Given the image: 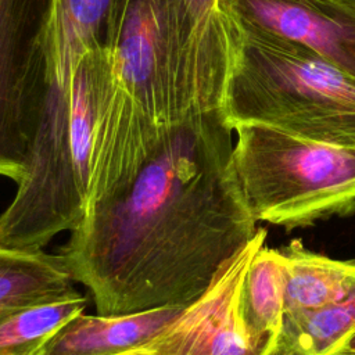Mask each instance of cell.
<instances>
[{
  "instance_id": "obj_1",
  "label": "cell",
  "mask_w": 355,
  "mask_h": 355,
  "mask_svg": "<svg viewBox=\"0 0 355 355\" xmlns=\"http://www.w3.org/2000/svg\"><path fill=\"white\" fill-rule=\"evenodd\" d=\"M222 107L150 123L96 116L86 208L62 245L98 315L187 306L252 240Z\"/></svg>"
},
{
  "instance_id": "obj_2",
  "label": "cell",
  "mask_w": 355,
  "mask_h": 355,
  "mask_svg": "<svg viewBox=\"0 0 355 355\" xmlns=\"http://www.w3.org/2000/svg\"><path fill=\"white\" fill-rule=\"evenodd\" d=\"M226 28L230 62L222 110L233 129L258 123L355 147L354 76L298 43L229 21Z\"/></svg>"
},
{
  "instance_id": "obj_3",
  "label": "cell",
  "mask_w": 355,
  "mask_h": 355,
  "mask_svg": "<svg viewBox=\"0 0 355 355\" xmlns=\"http://www.w3.org/2000/svg\"><path fill=\"white\" fill-rule=\"evenodd\" d=\"M234 168L251 216L293 229L355 211V147L234 126Z\"/></svg>"
},
{
  "instance_id": "obj_4",
  "label": "cell",
  "mask_w": 355,
  "mask_h": 355,
  "mask_svg": "<svg viewBox=\"0 0 355 355\" xmlns=\"http://www.w3.org/2000/svg\"><path fill=\"white\" fill-rule=\"evenodd\" d=\"M108 49V108L151 123L178 121L194 107L182 71L172 0H116Z\"/></svg>"
},
{
  "instance_id": "obj_5",
  "label": "cell",
  "mask_w": 355,
  "mask_h": 355,
  "mask_svg": "<svg viewBox=\"0 0 355 355\" xmlns=\"http://www.w3.org/2000/svg\"><path fill=\"white\" fill-rule=\"evenodd\" d=\"M55 0H0V176L26 172L47 94V28Z\"/></svg>"
},
{
  "instance_id": "obj_6",
  "label": "cell",
  "mask_w": 355,
  "mask_h": 355,
  "mask_svg": "<svg viewBox=\"0 0 355 355\" xmlns=\"http://www.w3.org/2000/svg\"><path fill=\"white\" fill-rule=\"evenodd\" d=\"M265 239L266 230L258 229L252 240L176 319L150 341L118 355H269L277 336L252 338L237 316L244 273Z\"/></svg>"
},
{
  "instance_id": "obj_7",
  "label": "cell",
  "mask_w": 355,
  "mask_h": 355,
  "mask_svg": "<svg viewBox=\"0 0 355 355\" xmlns=\"http://www.w3.org/2000/svg\"><path fill=\"white\" fill-rule=\"evenodd\" d=\"M230 24L298 43L355 78V0H219Z\"/></svg>"
},
{
  "instance_id": "obj_8",
  "label": "cell",
  "mask_w": 355,
  "mask_h": 355,
  "mask_svg": "<svg viewBox=\"0 0 355 355\" xmlns=\"http://www.w3.org/2000/svg\"><path fill=\"white\" fill-rule=\"evenodd\" d=\"M116 0H55L47 28V94L37 133L69 123L73 75L92 49L108 47Z\"/></svg>"
},
{
  "instance_id": "obj_9",
  "label": "cell",
  "mask_w": 355,
  "mask_h": 355,
  "mask_svg": "<svg viewBox=\"0 0 355 355\" xmlns=\"http://www.w3.org/2000/svg\"><path fill=\"white\" fill-rule=\"evenodd\" d=\"M189 96L198 110L222 107L230 40L219 0H172Z\"/></svg>"
},
{
  "instance_id": "obj_10",
  "label": "cell",
  "mask_w": 355,
  "mask_h": 355,
  "mask_svg": "<svg viewBox=\"0 0 355 355\" xmlns=\"http://www.w3.org/2000/svg\"><path fill=\"white\" fill-rule=\"evenodd\" d=\"M184 306H157L125 315H85L67 322L36 355H118L162 331Z\"/></svg>"
},
{
  "instance_id": "obj_11",
  "label": "cell",
  "mask_w": 355,
  "mask_h": 355,
  "mask_svg": "<svg viewBox=\"0 0 355 355\" xmlns=\"http://www.w3.org/2000/svg\"><path fill=\"white\" fill-rule=\"evenodd\" d=\"M60 254L0 247V320L40 302L79 291Z\"/></svg>"
},
{
  "instance_id": "obj_12",
  "label": "cell",
  "mask_w": 355,
  "mask_h": 355,
  "mask_svg": "<svg viewBox=\"0 0 355 355\" xmlns=\"http://www.w3.org/2000/svg\"><path fill=\"white\" fill-rule=\"evenodd\" d=\"M283 266V313L316 309L343 300L355 287V259L312 252L300 240L279 250Z\"/></svg>"
},
{
  "instance_id": "obj_13",
  "label": "cell",
  "mask_w": 355,
  "mask_h": 355,
  "mask_svg": "<svg viewBox=\"0 0 355 355\" xmlns=\"http://www.w3.org/2000/svg\"><path fill=\"white\" fill-rule=\"evenodd\" d=\"M284 280L277 248L261 245L244 273L237 316L243 330L252 338L276 337L283 320Z\"/></svg>"
},
{
  "instance_id": "obj_14",
  "label": "cell",
  "mask_w": 355,
  "mask_h": 355,
  "mask_svg": "<svg viewBox=\"0 0 355 355\" xmlns=\"http://www.w3.org/2000/svg\"><path fill=\"white\" fill-rule=\"evenodd\" d=\"M355 327V287L343 300L316 309L283 313L269 355H327Z\"/></svg>"
},
{
  "instance_id": "obj_15",
  "label": "cell",
  "mask_w": 355,
  "mask_h": 355,
  "mask_svg": "<svg viewBox=\"0 0 355 355\" xmlns=\"http://www.w3.org/2000/svg\"><path fill=\"white\" fill-rule=\"evenodd\" d=\"M87 298L80 293L22 308L0 320V355H36L67 322L82 313Z\"/></svg>"
},
{
  "instance_id": "obj_16",
  "label": "cell",
  "mask_w": 355,
  "mask_h": 355,
  "mask_svg": "<svg viewBox=\"0 0 355 355\" xmlns=\"http://www.w3.org/2000/svg\"><path fill=\"white\" fill-rule=\"evenodd\" d=\"M334 349L349 352V354H355V327L341 340V343Z\"/></svg>"
},
{
  "instance_id": "obj_17",
  "label": "cell",
  "mask_w": 355,
  "mask_h": 355,
  "mask_svg": "<svg viewBox=\"0 0 355 355\" xmlns=\"http://www.w3.org/2000/svg\"><path fill=\"white\" fill-rule=\"evenodd\" d=\"M327 355H355V354H349V352H344V351H338V349H333L331 352H329Z\"/></svg>"
}]
</instances>
